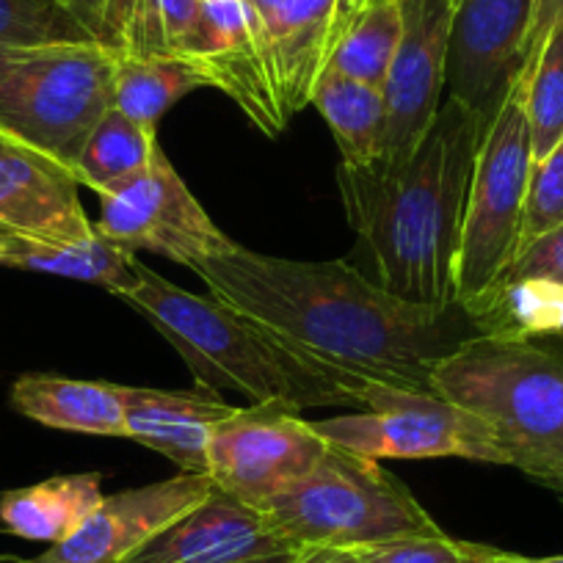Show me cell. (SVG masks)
Returning <instances> with one entry per match:
<instances>
[{"label":"cell","instance_id":"6da1fadb","mask_svg":"<svg viewBox=\"0 0 563 563\" xmlns=\"http://www.w3.org/2000/svg\"><path fill=\"white\" fill-rule=\"evenodd\" d=\"M191 271L208 294L327 365L356 398L371 382L434 393L437 365L486 334L462 307L437 312L409 305L345 260L271 257L232 243Z\"/></svg>","mask_w":563,"mask_h":563},{"label":"cell","instance_id":"7a4b0ae2","mask_svg":"<svg viewBox=\"0 0 563 563\" xmlns=\"http://www.w3.org/2000/svg\"><path fill=\"white\" fill-rule=\"evenodd\" d=\"M486 119L448 97L411 153L338 169L345 219L360 238L373 282L409 305H456L464 208Z\"/></svg>","mask_w":563,"mask_h":563},{"label":"cell","instance_id":"3957f363","mask_svg":"<svg viewBox=\"0 0 563 563\" xmlns=\"http://www.w3.org/2000/svg\"><path fill=\"white\" fill-rule=\"evenodd\" d=\"M122 299L164 334L202 389H235L252 404H285L296 411L360 409L354 389L327 365L276 340L213 294H188L139 263V282Z\"/></svg>","mask_w":563,"mask_h":563},{"label":"cell","instance_id":"277c9868","mask_svg":"<svg viewBox=\"0 0 563 563\" xmlns=\"http://www.w3.org/2000/svg\"><path fill=\"white\" fill-rule=\"evenodd\" d=\"M434 393L495 431L508 467L533 475L563 462V354L533 340L481 334L437 365Z\"/></svg>","mask_w":563,"mask_h":563},{"label":"cell","instance_id":"5b68a950","mask_svg":"<svg viewBox=\"0 0 563 563\" xmlns=\"http://www.w3.org/2000/svg\"><path fill=\"white\" fill-rule=\"evenodd\" d=\"M290 547H360L409 536H437L442 528L400 478L376 459L329 445L305 481L260 511Z\"/></svg>","mask_w":563,"mask_h":563},{"label":"cell","instance_id":"8992f818","mask_svg":"<svg viewBox=\"0 0 563 563\" xmlns=\"http://www.w3.org/2000/svg\"><path fill=\"white\" fill-rule=\"evenodd\" d=\"M533 175L522 80L486 124L475 158L456 257V305L484 318L500 294L503 276L522 249L525 205Z\"/></svg>","mask_w":563,"mask_h":563},{"label":"cell","instance_id":"52a82bcc","mask_svg":"<svg viewBox=\"0 0 563 563\" xmlns=\"http://www.w3.org/2000/svg\"><path fill=\"white\" fill-rule=\"evenodd\" d=\"M117 62L100 45L25 51L0 78V141L73 172L89 133L113 108Z\"/></svg>","mask_w":563,"mask_h":563},{"label":"cell","instance_id":"ba28073f","mask_svg":"<svg viewBox=\"0 0 563 563\" xmlns=\"http://www.w3.org/2000/svg\"><path fill=\"white\" fill-rule=\"evenodd\" d=\"M360 415L312 422L327 445L365 459H467L508 464L495 431L437 393L365 384Z\"/></svg>","mask_w":563,"mask_h":563},{"label":"cell","instance_id":"9c48e42d","mask_svg":"<svg viewBox=\"0 0 563 563\" xmlns=\"http://www.w3.org/2000/svg\"><path fill=\"white\" fill-rule=\"evenodd\" d=\"M327 440L301 411L285 404H252L216 426L208 448L213 489L263 511L316 470Z\"/></svg>","mask_w":563,"mask_h":563},{"label":"cell","instance_id":"30bf717a","mask_svg":"<svg viewBox=\"0 0 563 563\" xmlns=\"http://www.w3.org/2000/svg\"><path fill=\"white\" fill-rule=\"evenodd\" d=\"M95 227L130 252L161 254L188 268L235 243L188 191L164 150L133 183L102 194Z\"/></svg>","mask_w":563,"mask_h":563},{"label":"cell","instance_id":"8fae6325","mask_svg":"<svg viewBox=\"0 0 563 563\" xmlns=\"http://www.w3.org/2000/svg\"><path fill=\"white\" fill-rule=\"evenodd\" d=\"M533 0H456L448 53L451 100L492 122L525 69Z\"/></svg>","mask_w":563,"mask_h":563},{"label":"cell","instance_id":"7c38bea8","mask_svg":"<svg viewBox=\"0 0 563 563\" xmlns=\"http://www.w3.org/2000/svg\"><path fill=\"white\" fill-rule=\"evenodd\" d=\"M456 0H400V45L384 84L387 150L384 158H404L429 133L448 89V53Z\"/></svg>","mask_w":563,"mask_h":563},{"label":"cell","instance_id":"4fadbf2b","mask_svg":"<svg viewBox=\"0 0 563 563\" xmlns=\"http://www.w3.org/2000/svg\"><path fill=\"white\" fill-rule=\"evenodd\" d=\"M210 492L213 481L199 473L117 492L69 539L51 544L36 558L0 555V563H122L166 525L197 508Z\"/></svg>","mask_w":563,"mask_h":563},{"label":"cell","instance_id":"5bb4252c","mask_svg":"<svg viewBox=\"0 0 563 563\" xmlns=\"http://www.w3.org/2000/svg\"><path fill=\"white\" fill-rule=\"evenodd\" d=\"M294 550L263 514L213 489L122 563H235Z\"/></svg>","mask_w":563,"mask_h":563},{"label":"cell","instance_id":"9a60e30c","mask_svg":"<svg viewBox=\"0 0 563 563\" xmlns=\"http://www.w3.org/2000/svg\"><path fill=\"white\" fill-rule=\"evenodd\" d=\"M73 172L9 150L0 158V235L36 243H75L97 232L80 205Z\"/></svg>","mask_w":563,"mask_h":563},{"label":"cell","instance_id":"2e32d148","mask_svg":"<svg viewBox=\"0 0 563 563\" xmlns=\"http://www.w3.org/2000/svg\"><path fill=\"white\" fill-rule=\"evenodd\" d=\"M124 440L164 453L180 473L208 475V448L216 426L235 411L210 389L122 387Z\"/></svg>","mask_w":563,"mask_h":563},{"label":"cell","instance_id":"e0dca14e","mask_svg":"<svg viewBox=\"0 0 563 563\" xmlns=\"http://www.w3.org/2000/svg\"><path fill=\"white\" fill-rule=\"evenodd\" d=\"M12 406L47 429L91 437H124L119 384L25 373L12 384Z\"/></svg>","mask_w":563,"mask_h":563},{"label":"cell","instance_id":"ac0fdd59","mask_svg":"<svg viewBox=\"0 0 563 563\" xmlns=\"http://www.w3.org/2000/svg\"><path fill=\"white\" fill-rule=\"evenodd\" d=\"M100 473L56 475L0 495V530L18 539L58 544L106 500Z\"/></svg>","mask_w":563,"mask_h":563},{"label":"cell","instance_id":"d6986e66","mask_svg":"<svg viewBox=\"0 0 563 563\" xmlns=\"http://www.w3.org/2000/svg\"><path fill=\"white\" fill-rule=\"evenodd\" d=\"M0 238H3V263L0 265H7V268L78 279L86 285L106 288L119 299L139 282L135 252L119 246L102 232L75 243H36L12 235Z\"/></svg>","mask_w":563,"mask_h":563},{"label":"cell","instance_id":"ffe728a7","mask_svg":"<svg viewBox=\"0 0 563 563\" xmlns=\"http://www.w3.org/2000/svg\"><path fill=\"white\" fill-rule=\"evenodd\" d=\"M310 106L327 119L345 166H371L373 161L384 158L389 117L382 89L323 69Z\"/></svg>","mask_w":563,"mask_h":563},{"label":"cell","instance_id":"44dd1931","mask_svg":"<svg viewBox=\"0 0 563 563\" xmlns=\"http://www.w3.org/2000/svg\"><path fill=\"white\" fill-rule=\"evenodd\" d=\"M158 150V133L153 128H144L119 108H111L86 139L73 164V175L102 197L133 183L153 164Z\"/></svg>","mask_w":563,"mask_h":563},{"label":"cell","instance_id":"7402d4cb","mask_svg":"<svg viewBox=\"0 0 563 563\" xmlns=\"http://www.w3.org/2000/svg\"><path fill=\"white\" fill-rule=\"evenodd\" d=\"M208 78L186 58L119 56L113 108L144 128H158L161 117L191 91L205 89Z\"/></svg>","mask_w":563,"mask_h":563},{"label":"cell","instance_id":"603a6c76","mask_svg":"<svg viewBox=\"0 0 563 563\" xmlns=\"http://www.w3.org/2000/svg\"><path fill=\"white\" fill-rule=\"evenodd\" d=\"M400 0H371L340 31L327 69L371 84L384 91L400 45Z\"/></svg>","mask_w":563,"mask_h":563},{"label":"cell","instance_id":"cb8c5ba5","mask_svg":"<svg viewBox=\"0 0 563 563\" xmlns=\"http://www.w3.org/2000/svg\"><path fill=\"white\" fill-rule=\"evenodd\" d=\"M519 80L525 91L533 164H539L558 147V141H563V23L547 34Z\"/></svg>","mask_w":563,"mask_h":563},{"label":"cell","instance_id":"d4e9b609","mask_svg":"<svg viewBox=\"0 0 563 563\" xmlns=\"http://www.w3.org/2000/svg\"><path fill=\"white\" fill-rule=\"evenodd\" d=\"M481 323L492 338L536 340L563 334V288L550 282H514L500 288Z\"/></svg>","mask_w":563,"mask_h":563},{"label":"cell","instance_id":"484cf974","mask_svg":"<svg viewBox=\"0 0 563 563\" xmlns=\"http://www.w3.org/2000/svg\"><path fill=\"white\" fill-rule=\"evenodd\" d=\"M0 45L36 51L97 42L58 0H0Z\"/></svg>","mask_w":563,"mask_h":563},{"label":"cell","instance_id":"4316f807","mask_svg":"<svg viewBox=\"0 0 563 563\" xmlns=\"http://www.w3.org/2000/svg\"><path fill=\"white\" fill-rule=\"evenodd\" d=\"M205 0H139L133 20V40L124 56H175L183 58Z\"/></svg>","mask_w":563,"mask_h":563},{"label":"cell","instance_id":"83f0119b","mask_svg":"<svg viewBox=\"0 0 563 563\" xmlns=\"http://www.w3.org/2000/svg\"><path fill=\"white\" fill-rule=\"evenodd\" d=\"M563 224V141L547 158L533 164L528 188V205H525L522 246L536 241L544 232Z\"/></svg>","mask_w":563,"mask_h":563},{"label":"cell","instance_id":"f1b7e54d","mask_svg":"<svg viewBox=\"0 0 563 563\" xmlns=\"http://www.w3.org/2000/svg\"><path fill=\"white\" fill-rule=\"evenodd\" d=\"M62 7L84 25L86 34L100 47L117 56L130 51L139 0H62Z\"/></svg>","mask_w":563,"mask_h":563},{"label":"cell","instance_id":"f546056e","mask_svg":"<svg viewBox=\"0 0 563 563\" xmlns=\"http://www.w3.org/2000/svg\"><path fill=\"white\" fill-rule=\"evenodd\" d=\"M360 563H464V541L445 530L437 536H409V539L382 541L360 547Z\"/></svg>","mask_w":563,"mask_h":563},{"label":"cell","instance_id":"4dcf8cb0","mask_svg":"<svg viewBox=\"0 0 563 563\" xmlns=\"http://www.w3.org/2000/svg\"><path fill=\"white\" fill-rule=\"evenodd\" d=\"M514 282H550L563 288V224L519 249L500 288Z\"/></svg>","mask_w":563,"mask_h":563},{"label":"cell","instance_id":"1f68e13d","mask_svg":"<svg viewBox=\"0 0 563 563\" xmlns=\"http://www.w3.org/2000/svg\"><path fill=\"white\" fill-rule=\"evenodd\" d=\"M243 3H246V9H249L254 36H257V45H260V53H263L265 69H268L271 45H274L276 36L282 34L285 23L294 18V12L299 9L301 0H243Z\"/></svg>","mask_w":563,"mask_h":563},{"label":"cell","instance_id":"d6a6232c","mask_svg":"<svg viewBox=\"0 0 563 563\" xmlns=\"http://www.w3.org/2000/svg\"><path fill=\"white\" fill-rule=\"evenodd\" d=\"M558 23H563V0H533V20H530L528 47H525V67L533 62L541 42L547 40V34H550Z\"/></svg>","mask_w":563,"mask_h":563},{"label":"cell","instance_id":"836d02e7","mask_svg":"<svg viewBox=\"0 0 563 563\" xmlns=\"http://www.w3.org/2000/svg\"><path fill=\"white\" fill-rule=\"evenodd\" d=\"M290 563H360L356 550H340V547H301Z\"/></svg>","mask_w":563,"mask_h":563},{"label":"cell","instance_id":"e575fe53","mask_svg":"<svg viewBox=\"0 0 563 563\" xmlns=\"http://www.w3.org/2000/svg\"><path fill=\"white\" fill-rule=\"evenodd\" d=\"M484 555L492 563H563V555H547V558H533V555H519V552H506L497 550V547L484 544Z\"/></svg>","mask_w":563,"mask_h":563},{"label":"cell","instance_id":"d590c367","mask_svg":"<svg viewBox=\"0 0 563 563\" xmlns=\"http://www.w3.org/2000/svg\"><path fill=\"white\" fill-rule=\"evenodd\" d=\"M530 481H536V484H539V486L550 489L552 495H555L558 500L563 503V462L550 464V467L539 470V473L530 475Z\"/></svg>","mask_w":563,"mask_h":563},{"label":"cell","instance_id":"8d00e7d4","mask_svg":"<svg viewBox=\"0 0 563 563\" xmlns=\"http://www.w3.org/2000/svg\"><path fill=\"white\" fill-rule=\"evenodd\" d=\"M23 47H7V45H0V78L9 73V69L14 67V64L20 62V56H23Z\"/></svg>","mask_w":563,"mask_h":563},{"label":"cell","instance_id":"74e56055","mask_svg":"<svg viewBox=\"0 0 563 563\" xmlns=\"http://www.w3.org/2000/svg\"><path fill=\"white\" fill-rule=\"evenodd\" d=\"M464 563H492L484 555V544H473V541H464Z\"/></svg>","mask_w":563,"mask_h":563},{"label":"cell","instance_id":"f35d334b","mask_svg":"<svg viewBox=\"0 0 563 563\" xmlns=\"http://www.w3.org/2000/svg\"><path fill=\"white\" fill-rule=\"evenodd\" d=\"M294 552H276V555H263V558H249V561H235V563H290Z\"/></svg>","mask_w":563,"mask_h":563},{"label":"cell","instance_id":"ab89813d","mask_svg":"<svg viewBox=\"0 0 563 563\" xmlns=\"http://www.w3.org/2000/svg\"><path fill=\"white\" fill-rule=\"evenodd\" d=\"M365 3H371V0H340V9H343V18H345V23H349V18H351V14H356V12H360V9L365 7Z\"/></svg>","mask_w":563,"mask_h":563},{"label":"cell","instance_id":"60d3db41","mask_svg":"<svg viewBox=\"0 0 563 563\" xmlns=\"http://www.w3.org/2000/svg\"><path fill=\"white\" fill-rule=\"evenodd\" d=\"M9 150H12V147H9L7 141H0V158H3V155H7V153H9Z\"/></svg>","mask_w":563,"mask_h":563},{"label":"cell","instance_id":"b9f144b4","mask_svg":"<svg viewBox=\"0 0 563 563\" xmlns=\"http://www.w3.org/2000/svg\"><path fill=\"white\" fill-rule=\"evenodd\" d=\"M0 263H3V238H0Z\"/></svg>","mask_w":563,"mask_h":563},{"label":"cell","instance_id":"7bdbcfd3","mask_svg":"<svg viewBox=\"0 0 563 563\" xmlns=\"http://www.w3.org/2000/svg\"><path fill=\"white\" fill-rule=\"evenodd\" d=\"M58 3H62V0H58Z\"/></svg>","mask_w":563,"mask_h":563}]
</instances>
